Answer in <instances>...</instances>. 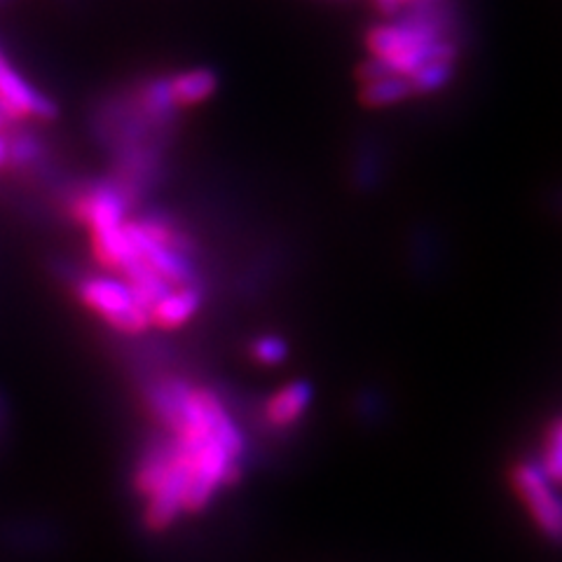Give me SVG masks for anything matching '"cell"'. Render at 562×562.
<instances>
[{"mask_svg":"<svg viewBox=\"0 0 562 562\" xmlns=\"http://www.w3.org/2000/svg\"><path fill=\"white\" fill-rule=\"evenodd\" d=\"M157 443L183 473V514H200L221 490L239 483L246 438L225 398L186 378H157L146 390Z\"/></svg>","mask_w":562,"mask_h":562,"instance_id":"cell-1","label":"cell"},{"mask_svg":"<svg viewBox=\"0 0 562 562\" xmlns=\"http://www.w3.org/2000/svg\"><path fill=\"white\" fill-rule=\"evenodd\" d=\"M76 295L87 312L94 314L117 336L138 338L150 330L148 310L140 305L127 281L115 274L94 272L78 277Z\"/></svg>","mask_w":562,"mask_h":562,"instance_id":"cell-2","label":"cell"},{"mask_svg":"<svg viewBox=\"0 0 562 562\" xmlns=\"http://www.w3.org/2000/svg\"><path fill=\"white\" fill-rule=\"evenodd\" d=\"M512 485L541 537H547L551 543H558L562 514L555 483L543 473L537 460H525L514 467Z\"/></svg>","mask_w":562,"mask_h":562,"instance_id":"cell-3","label":"cell"},{"mask_svg":"<svg viewBox=\"0 0 562 562\" xmlns=\"http://www.w3.org/2000/svg\"><path fill=\"white\" fill-rule=\"evenodd\" d=\"M0 113L14 122H49L57 117V103L12 64L3 47H0Z\"/></svg>","mask_w":562,"mask_h":562,"instance_id":"cell-4","label":"cell"},{"mask_svg":"<svg viewBox=\"0 0 562 562\" xmlns=\"http://www.w3.org/2000/svg\"><path fill=\"white\" fill-rule=\"evenodd\" d=\"M312 386L295 380L277 390L262 406V422L270 431H289L301 425L312 406Z\"/></svg>","mask_w":562,"mask_h":562,"instance_id":"cell-5","label":"cell"},{"mask_svg":"<svg viewBox=\"0 0 562 562\" xmlns=\"http://www.w3.org/2000/svg\"><path fill=\"white\" fill-rule=\"evenodd\" d=\"M204 305V286H179L162 295L150 310V328L179 330L200 314Z\"/></svg>","mask_w":562,"mask_h":562,"instance_id":"cell-6","label":"cell"},{"mask_svg":"<svg viewBox=\"0 0 562 562\" xmlns=\"http://www.w3.org/2000/svg\"><path fill=\"white\" fill-rule=\"evenodd\" d=\"M218 90V76L211 68H188L169 76V92L179 111L202 105Z\"/></svg>","mask_w":562,"mask_h":562,"instance_id":"cell-7","label":"cell"},{"mask_svg":"<svg viewBox=\"0 0 562 562\" xmlns=\"http://www.w3.org/2000/svg\"><path fill=\"white\" fill-rule=\"evenodd\" d=\"M415 97L411 80L398 76H382L361 82V103L368 109H390L401 101Z\"/></svg>","mask_w":562,"mask_h":562,"instance_id":"cell-8","label":"cell"},{"mask_svg":"<svg viewBox=\"0 0 562 562\" xmlns=\"http://www.w3.org/2000/svg\"><path fill=\"white\" fill-rule=\"evenodd\" d=\"M537 464L543 469V473L558 485L560 476H562V431H560V422L553 419L547 436H543L541 443V457L537 460Z\"/></svg>","mask_w":562,"mask_h":562,"instance_id":"cell-9","label":"cell"},{"mask_svg":"<svg viewBox=\"0 0 562 562\" xmlns=\"http://www.w3.org/2000/svg\"><path fill=\"white\" fill-rule=\"evenodd\" d=\"M289 357V347L279 336H260L251 342V359L260 366H279Z\"/></svg>","mask_w":562,"mask_h":562,"instance_id":"cell-10","label":"cell"},{"mask_svg":"<svg viewBox=\"0 0 562 562\" xmlns=\"http://www.w3.org/2000/svg\"><path fill=\"white\" fill-rule=\"evenodd\" d=\"M375 3L384 14H394L398 10V0H375Z\"/></svg>","mask_w":562,"mask_h":562,"instance_id":"cell-11","label":"cell"},{"mask_svg":"<svg viewBox=\"0 0 562 562\" xmlns=\"http://www.w3.org/2000/svg\"><path fill=\"white\" fill-rule=\"evenodd\" d=\"M5 122H8V120H5V115L0 113V130H5Z\"/></svg>","mask_w":562,"mask_h":562,"instance_id":"cell-12","label":"cell"},{"mask_svg":"<svg viewBox=\"0 0 562 562\" xmlns=\"http://www.w3.org/2000/svg\"><path fill=\"white\" fill-rule=\"evenodd\" d=\"M398 3H413V0H398Z\"/></svg>","mask_w":562,"mask_h":562,"instance_id":"cell-13","label":"cell"}]
</instances>
